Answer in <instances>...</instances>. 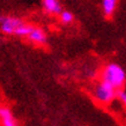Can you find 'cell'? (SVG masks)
<instances>
[{
  "label": "cell",
  "mask_w": 126,
  "mask_h": 126,
  "mask_svg": "<svg viewBox=\"0 0 126 126\" xmlns=\"http://www.w3.org/2000/svg\"><path fill=\"white\" fill-rule=\"evenodd\" d=\"M102 81L109 83L112 88H115L117 92H119L125 84L126 73L120 65L116 63H110L103 68L101 73Z\"/></svg>",
  "instance_id": "cell-1"
},
{
  "label": "cell",
  "mask_w": 126,
  "mask_h": 126,
  "mask_svg": "<svg viewBox=\"0 0 126 126\" xmlns=\"http://www.w3.org/2000/svg\"><path fill=\"white\" fill-rule=\"evenodd\" d=\"M118 92L116 90L115 88H112L109 83L104 82V81H99L98 83L95 86L94 89V96L95 98L98 101L99 103L103 104H108L112 102L113 98L117 96Z\"/></svg>",
  "instance_id": "cell-2"
},
{
  "label": "cell",
  "mask_w": 126,
  "mask_h": 126,
  "mask_svg": "<svg viewBox=\"0 0 126 126\" xmlns=\"http://www.w3.org/2000/svg\"><path fill=\"white\" fill-rule=\"evenodd\" d=\"M23 21L19 17L14 16H6L0 21V30L6 35H15L16 30L23 24Z\"/></svg>",
  "instance_id": "cell-3"
},
{
  "label": "cell",
  "mask_w": 126,
  "mask_h": 126,
  "mask_svg": "<svg viewBox=\"0 0 126 126\" xmlns=\"http://www.w3.org/2000/svg\"><path fill=\"white\" fill-rule=\"evenodd\" d=\"M27 38L30 41V42L35 43V44H45L46 41H47V36H46V32L43 30L42 28L38 27H31L30 32L28 34Z\"/></svg>",
  "instance_id": "cell-4"
},
{
  "label": "cell",
  "mask_w": 126,
  "mask_h": 126,
  "mask_svg": "<svg viewBox=\"0 0 126 126\" xmlns=\"http://www.w3.org/2000/svg\"><path fill=\"white\" fill-rule=\"evenodd\" d=\"M0 123L1 126H17L13 112L7 107H0Z\"/></svg>",
  "instance_id": "cell-5"
},
{
  "label": "cell",
  "mask_w": 126,
  "mask_h": 126,
  "mask_svg": "<svg viewBox=\"0 0 126 126\" xmlns=\"http://www.w3.org/2000/svg\"><path fill=\"white\" fill-rule=\"evenodd\" d=\"M43 8L47 14L59 15L63 11L59 0H43Z\"/></svg>",
  "instance_id": "cell-6"
},
{
  "label": "cell",
  "mask_w": 126,
  "mask_h": 126,
  "mask_svg": "<svg viewBox=\"0 0 126 126\" xmlns=\"http://www.w3.org/2000/svg\"><path fill=\"white\" fill-rule=\"evenodd\" d=\"M117 7V0H102V9L107 16H111Z\"/></svg>",
  "instance_id": "cell-7"
},
{
  "label": "cell",
  "mask_w": 126,
  "mask_h": 126,
  "mask_svg": "<svg viewBox=\"0 0 126 126\" xmlns=\"http://www.w3.org/2000/svg\"><path fill=\"white\" fill-rule=\"evenodd\" d=\"M59 19H60L61 23H64V24H69V23L73 22L74 15L68 11H61V13L59 14Z\"/></svg>",
  "instance_id": "cell-8"
},
{
  "label": "cell",
  "mask_w": 126,
  "mask_h": 126,
  "mask_svg": "<svg viewBox=\"0 0 126 126\" xmlns=\"http://www.w3.org/2000/svg\"><path fill=\"white\" fill-rule=\"evenodd\" d=\"M118 98L120 99V102L124 104V107L126 108V92H123V90H119L118 92Z\"/></svg>",
  "instance_id": "cell-9"
},
{
  "label": "cell",
  "mask_w": 126,
  "mask_h": 126,
  "mask_svg": "<svg viewBox=\"0 0 126 126\" xmlns=\"http://www.w3.org/2000/svg\"><path fill=\"white\" fill-rule=\"evenodd\" d=\"M1 19H2V17H1V16H0V21H1Z\"/></svg>",
  "instance_id": "cell-10"
}]
</instances>
